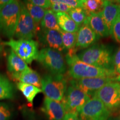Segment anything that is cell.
<instances>
[{
  "label": "cell",
  "instance_id": "17",
  "mask_svg": "<svg viewBox=\"0 0 120 120\" xmlns=\"http://www.w3.org/2000/svg\"><path fill=\"white\" fill-rule=\"evenodd\" d=\"M10 75L11 77L15 81L30 84L38 88L41 87V78L40 75L30 67L21 72Z\"/></svg>",
  "mask_w": 120,
  "mask_h": 120
},
{
  "label": "cell",
  "instance_id": "27",
  "mask_svg": "<svg viewBox=\"0 0 120 120\" xmlns=\"http://www.w3.org/2000/svg\"><path fill=\"white\" fill-rule=\"evenodd\" d=\"M51 10L55 13L59 12L68 13L72 9L66 4L61 2L60 0H53V1H51Z\"/></svg>",
  "mask_w": 120,
  "mask_h": 120
},
{
  "label": "cell",
  "instance_id": "36",
  "mask_svg": "<svg viewBox=\"0 0 120 120\" xmlns=\"http://www.w3.org/2000/svg\"><path fill=\"white\" fill-rule=\"evenodd\" d=\"M108 120H120V115L117 116L109 117Z\"/></svg>",
  "mask_w": 120,
  "mask_h": 120
},
{
  "label": "cell",
  "instance_id": "14",
  "mask_svg": "<svg viewBox=\"0 0 120 120\" xmlns=\"http://www.w3.org/2000/svg\"><path fill=\"white\" fill-rule=\"evenodd\" d=\"M99 37L87 24L83 23L77 32L76 49H87L97 41Z\"/></svg>",
  "mask_w": 120,
  "mask_h": 120
},
{
  "label": "cell",
  "instance_id": "32",
  "mask_svg": "<svg viewBox=\"0 0 120 120\" xmlns=\"http://www.w3.org/2000/svg\"><path fill=\"white\" fill-rule=\"evenodd\" d=\"M61 2L64 3L71 8L82 7V0H60Z\"/></svg>",
  "mask_w": 120,
  "mask_h": 120
},
{
  "label": "cell",
  "instance_id": "4",
  "mask_svg": "<svg viewBox=\"0 0 120 120\" xmlns=\"http://www.w3.org/2000/svg\"><path fill=\"white\" fill-rule=\"evenodd\" d=\"M67 79L63 75H46L41 78V90L46 97L61 102L67 88Z\"/></svg>",
  "mask_w": 120,
  "mask_h": 120
},
{
  "label": "cell",
  "instance_id": "29",
  "mask_svg": "<svg viewBox=\"0 0 120 120\" xmlns=\"http://www.w3.org/2000/svg\"><path fill=\"white\" fill-rule=\"evenodd\" d=\"M12 112L10 106L6 103L0 102V120H10Z\"/></svg>",
  "mask_w": 120,
  "mask_h": 120
},
{
  "label": "cell",
  "instance_id": "1",
  "mask_svg": "<svg viewBox=\"0 0 120 120\" xmlns=\"http://www.w3.org/2000/svg\"><path fill=\"white\" fill-rule=\"evenodd\" d=\"M77 49L69 50L66 56L68 72L73 79L94 77H116L117 75L115 70L102 68L83 62L76 54Z\"/></svg>",
  "mask_w": 120,
  "mask_h": 120
},
{
  "label": "cell",
  "instance_id": "12",
  "mask_svg": "<svg viewBox=\"0 0 120 120\" xmlns=\"http://www.w3.org/2000/svg\"><path fill=\"white\" fill-rule=\"evenodd\" d=\"M39 41L46 46L61 52L65 50L60 31L53 30L42 29L37 33Z\"/></svg>",
  "mask_w": 120,
  "mask_h": 120
},
{
  "label": "cell",
  "instance_id": "35",
  "mask_svg": "<svg viewBox=\"0 0 120 120\" xmlns=\"http://www.w3.org/2000/svg\"><path fill=\"white\" fill-rule=\"evenodd\" d=\"M10 0H0V12L8 4Z\"/></svg>",
  "mask_w": 120,
  "mask_h": 120
},
{
  "label": "cell",
  "instance_id": "28",
  "mask_svg": "<svg viewBox=\"0 0 120 120\" xmlns=\"http://www.w3.org/2000/svg\"><path fill=\"white\" fill-rule=\"evenodd\" d=\"M20 111L24 120H40L34 109L23 105L20 107Z\"/></svg>",
  "mask_w": 120,
  "mask_h": 120
},
{
  "label": "cell",
  "instance_id": "2",
  "mask_svg": "<svg viewBox=\"0 0 120 120\" xmlns=\"http://www.w3.org/2000/svg\"><path fill=\"white\" fill-rule=\"evenodd\" d=\"M111 47L104 44H94L77 54L79 59L91 65L102 68L115 70L112 64Z\"/></svg>",
  "mask_w": 120,
  "mask_h": 120
},
{
  "label": "cell",
  "instance_id": "24",
  "mask_svg": "<svg viewBox=\"0 0 120 120\" xmlns=\"http://www.w3.org/2000/svg\"><path fill=\"white\" fill-rule=\"evenodd\" d=\"M105 1L103 0H82V8L88 16L91 13H99L102 12Z\"/></svg>",
  "mask_w": 120,
  "mask_h": 120
},
{
  "label": "cell",
  "instance_id": "33",
  "mask_svg": "<svg viewBox=\"0 0 120 120\" xmlns=\"http://www.w3.org/2000/svg\"><path fill=\"white\" fill-rule=\"evenodd\" d=\"M112 64L114 69L120 64V47L118 49L115 55H113Z\"/></svg>",
  "mask_w": 120,
  "mask_h": 120
},
{
  "label": "cell",
  "instance_id": "22",
  "mask_svg": "<svg viewBox=\"0 0 120 120\" xmlns=\"http://www.w3.org/2000/svg\"><path fill=\"white\" fill-rule=\"evenodd\" d=\"M42 29L53 30L60 31V29L57 22L56 13L53 12L51 9L46 10L45 15L40 23Z\"/></svg>",
  "mask_w": 120,
  "mask_h": 120
},
{
  "label": "cell",
  "instance_id": "9",
  "mask_svg": "<svg viewBox=\"0 0 120 120\" xmlns=\"http://www.w3.org/2000/svg\"><path fill=\"white\" fill-rule=\"evenodd\" d=\"M91 98L81 90L70 83V86L67 87L61 102L64 104L66 113H79Z\"/></svg>",
  "mask_w": 120,
  "mask_h": 120
},
{
  "label": "cell",
  "instance_id": "39",
  "mask_svg": "<svg viewBox=\"0 0 120 120\" xmlns=\"http://www.w3.org/2000/svg\"><path fill=\"white\" fill-rule=\"evenodd\" d=\"M115 81L116 82H119L120 83V75H117L116 77H115Z\"/></svg>",
  "mask_w": 120,
  "mask_h": 120
},
{
  "label": "cell",
  "instance_id": "16",
  "mask_svg": "<svg viewBox=\"0 0 120 120\" xmlns=\"http://www.w3.org/2000/svg\"><path fill=\"white\" fill-rule=\"evenodd\" d=\"M84 23L88 25L99 37H106L111 35L102 17L101 12L89 15Z\"/></svg>",
  "mask_w": 120,
  "mask_h": 120
},
{
  "label": "cell",
  "instance_id": "13",
  "mask_svg": "<svg viewBox=\"0 0 120 120\" xmlns=\"http://www.w3.org/2000/svg\"><path fill=\"white\" fill-rule=\"evenodd\" d=\"M41 109L48 120H63L66 113L62 102L55 101L46 97Z\"/></svg>",
  "mask_w": 120,
  "mask_h": 120
},
{
  "label": "cell",
  "instance_id": "38",
  "mask_svg": "<svg viewBox=\"0 0 120 120\" xmlns=\"http://www.w3.org/2000/svg\"><path fill=\"white\" fill-rule=\"evenodd\" d=\"M115 71H116L117 74L118 75H120V64L115 68Z\"/></svg>",
  "mask_w": 120,
  "mask_h": 120
},
{
  "label": "cell",
  "instance_id": "5",
  "mask_svg": "<svg viewBox=\"0 0 120 120\" xmlns=\"http://www.w3.org/2000/svg\"><path fill=\"white\" fill-rule=\"evenodd\" d=\"M37 61L52 75H63L66 70L61 52L49 48L45 47L39 51Z\"/></svg>",
  "mask_w": 120,
  "mask_h": 120
},
{
  "label": "cell",
  "instance_id": "26",
  "mask_svg": "<svg viewBox=\"0 0 120 120\" xmlns=\"http://www.w3.org/2000/svg\"><path fill=\"white\" fill-rule=\"evenodd\" d=\"M60 33L65 49H68L69 51L76 49L77 32H67L61 30Z\"/></svg>",
  "mask_w": 120,
  "mask_h": 120
},
{
  "label": "cell",
  "instance_id": "23",
  "mask_svg": "<svg viewBox=\"0 0 120 120\" xmlns=\"http://www.w3.org/2000/svg\"><path fill=\"white\" fill-rule=\"evenodd\" d=\"M23 3L31 17L36 24L38 26L44 17L46 10L33 4L30 1H25Z\"/></svg>",
  "mask_w": 120,
  "mask_h": 120
},
{
  "label": "cell",
  "instance_id": "18",
  "mask_svg": "<svg viewBox=\"0 0 120 120\" xmlns=\"http://www.w3.org/2000/svg\"><path fill=\"white\" fill-rule=\"evenodd\" d=\"M7 70L10 74L21 72L26 69L28 68V64L17 56L11 49L7 56Z\"/></svg>",
  "mask_w": 120,
  "mask_h": 120
},
{
  "label": "cell",
  "instance_id": "30",
  "mask_svg": "<svg viewBox=\"0 0 120 120\" xmlns=\"http://www.w3.org/2000/svg\"><path fill=\"white\" fill-rule=\"evenodd\" d=\"M111 35H112L115 41L120 43V16L117 19L112 26Z\"/></svg>",
  "mask_w": 120,
  "mask_h": 120
},
{
  "label": "cell",
  "instance_id": "20",
  "mask_svg": "<svg viewBox=\"0 0 120 120\" xmlns=\"http://www.w3.org/2000/svg\"><path fill=\"white\" fill-rule=\"evenodd\" d=\"M14 95L13 84L5 76L0 73V100L12 99Z\"/></svg>",
  "mask_w": 120,
  "mask_h": 120
},
{
  "label": "cell",
  "instance_id": "15",
  "mask_svg": "<svg viewBox=\"0 0 120 120\" xmlns=\"http://www.w3.org/2000/svg\"><path fill=\"white\" fill-rule=\"evenodd\" d=\"M101 15L111 34L113 24L120 16V4L116 1H105Z\"/></svg>",
  "mask_w": 120,
  "mask_h": 120
},
{
  "label": "cell",
  "instance_id": "40",
  "mask_svg": "<svg viewBox=\"0 0 120 120\" xmlns=\"http://www.w3.org/2000/svg\"><path fill=\"white\" fill-rule=\"evenodd\" d=\"M116 2L117 3H118V4H120V1H116Z\"/></svg>",
  "mask_w": 120,
  "mask_h": 120
},
{
  "label": "cell",
  "instance_id": "6",
  "mask_svg": "<svg viewBox=\"0 0 120 120\" xmlns=\"http://www.w3.org/2000/svg\"><path fill=\"white\" fill-rule=\"evenodd\" d=\"M3 45L8 46L27 64H31L37 59L39 54L38 43L33 40H15L12 38L3 42Z\"/></svg>",
  "mask_w": 120,
  "mask_h": 120
},
{
  "label": "cell",
  "instance_id": "37",
  "mask_svg": "<svg viewBox=\"0 0 120 120\" xmlns=\"http://www.w3.org/2000/svg\"><path fill=\"white\" fill-rule=\"evenodd\" d=\"M3 42L1 40V38H0V58H1V53H2V49H3Z\"/></svg>",
  "mask_w": 120,
  "mask_h": 120
},
{
  "label": "cell",
  "instance_id": "21",
  "mask_svg": "<svg viewBox=\"0 0 120 120\" xmlns=\"http://www.w3.org/2000/svg\"><path fill=\"white\" fill-rule=\"evenodd\" d=\"M17 87L30 103L32 104L36 96L42 92L40 88L30 84L18 82Z\"/></svg>",
  "mask_w": 120,
  "mask_h": 120
},
{
  "label": "cell",
  "instance_id": "3",
  "mask_svg": "<svg viewBox=\"0 0 120 120\" xmlns=\"http://www.w3.org/2000/svg\"><path fill=\"white\" fill-rule=\"evenodd\" d=\"M20 14V2L10 0L0 12V32L7 38L14 37Z\"/></svg>",
  "mask_w": 120,
  "mask_h": 120
},
{
  "label": "cell",
  "instance_id": "8",
  "mask_svg": "<svg viewBox=\"0 0 120 120\" xmlns=\"http://www.w3.org/2000/svg\"><path fill=\"white\" fill-rule=\"evenodd\" d=\"M106 107L111 112L120 109V83L116 81L109 82L94 93Z\"/></svg>",
  "mask_w": 120,
  "mask_h": 120
},
{
  "label": "cell",
  "instance_id": "25",
  "mask_svg": "<svg viewBox=\"0 0 120 120\" xmlns=\"http://www.w3.org/2000/svg\"><path fill=\"white\" fill-rule=\"evenodd\" d=\"M67 13L79 26L83 25L88 17L86 12L82 7L72 8Z\"/></svg>",
  "mask_w": 120,
  "mask_h": 120
},
{
  "label": "cell",
  "instance_id": "10",
  "mask_svg": "<svg viewBox=\"0 0 120 120\" xmlns=\"http://www.w3.org/2000/svg\"><path fill=\"white\" fill-rule=\"evenodd\" d=\"M78 115L81 120H108L111 112L98 98L92 97L81 109Z\"/></svg>",
  "mask_w": 120,
  "mask_h": 120
},
{
  "label": "cell",
  "instance_id": "31",
  "mask_svg": "<svg viewBox=\"0 0 120 120\" xmlns=\"http://www.w3.org/2000/svg\"><path fill=\"white\" fill-rule=\"evenodd\" d=\"M30 2L45 10H49L51 7V2L49 0H30Z\"/></svg>",
  "mask_w": 120,
  "mask_h": 120
},
{
  "label": "cell",
  "instance_id": "11",
  "mask_svg": "<svg viewBox=\"0 0 120 120\" xmlns=\"http://www.w3.org/2000/svg\"><path fill=\"white\" fill-rule=\"evenodd\" d=\"M115 81V77H94L72 79L70 83L76 86L91 97L94 93L109 82Z\"/></svg>",
  "mask_w": 120,
  "mask_h": 120
},
{
  "label": "cell",
  "instance_id": "7",
  "mask_svg": "<svg viewBox=\"0 0 120 120\" xmlns=\"http://www.w3.org/2000/svg\"><path fill=\"white\" fill-rule=\"evenodd\" d=\"M39 30V26L31 17L24 3L20 2V14L14 37L17 40H32Z\"/></svg>",
  "mask_w": 120,
  "mask_h": 120
},
{
  "label": "cell",
  "instance_id": "34",
  "mask_svg": "<svg viewBox=\"0 0 120 120\" xmlns=\"http://www.w3.org/2000/svg\"><path fill=\"white\" fill-rule=\"evenodd\" d=\"M63 120H81L78 113H66Z\"/></svg>",
  "mask_w": 120,
  "mask_h": 120
},
{
  "label": "cell",
  "instance_id": "19",
  "mask_svg": "<svg viewBox=\"0 0 120 120\" xmlns=\"http://www.w3.org/2000/svg\"><path fill=\"white\" fill-rule=\"evenodd\" d=\"M57 22L60 29L67 32L76 33L79 26L73 21L67 13L59 12L56 13Z\"/></svg>",
  "mask_w": 120,
  "mask_h": 120
}]
</instances>
